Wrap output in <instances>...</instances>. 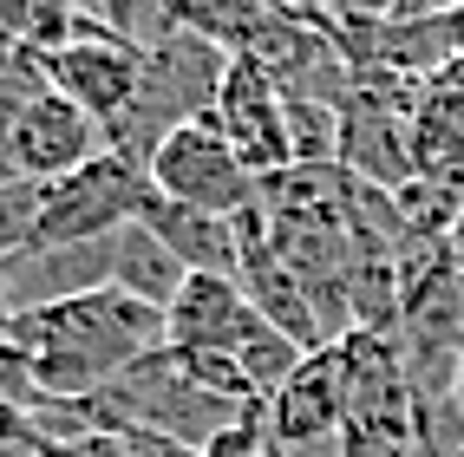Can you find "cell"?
<instances>
[{
  "instance_id": "1",
  "label": "cell",
  "mask_w": 464,
  "mask_h": 457,
  "mask_svg": "<svg viewBox=\"0 0 464 457\" xmlns=\"http://www.w3.org/2000/svg\"><path fill=\"white\" fill-rule=\"evenodd\" d=\"M0 347L14 353L20 379L46 392H105L138 359L164 347V308L125 288H79L46 294L34 308L0 320Z\"/></svg>"
},
{
  "instance_id": "2",
  "label": "cell",
  "mask_w": 464,
  "mask_h": 457,
  "mask_svg": "<svg viewBox=\"0 0 464 457\" xmlns=\"http://www.w3.org/2000/svg\"><path fill=\"white\" fill-rule=\"evenodd\" d=\"M150 203H158V190H150L144 164L105 144L92 164L53 176L26 196L20 255H72V249H92V242H111L118 229L144 223Z\"/></svg>"
},
{
  "instance_id": "3",
  "label": "cell",
  "mask_w": 464,
  "mask_h": 457,
  "mask_svg": "<svg viewBox=\"0 0 464 457\" xmlns=\"http://www.w3.org/2000/svg\"><path fill=\"white\" fill-rule=\"evenodd\" d=\"M105 150V131L59 99L46 79L0 85V183L7 190H40V183L92 164Z\"/></svg>"
},
{
  "instance_id": "4",
  "label": "cell",
  "mask_w": 464,
  "mask_h": 457,
  "mask_svg": "<svg viewBox=\"0 0 464 457\" xmlns=\"http://www.w3.org/2000/svg\"><path fill=\"white\" fill-rule=\"evenodd\" d=\"M144 176L164 203L203 209V216H223V223H236L242 209H256V190H262L249 176V164L229 150V138L216 131L209 111L190 118V125H177L170 138H158V150L144 157Z\"/></svg>"
},
{
  "instance_id": "5",
  "label": "cell",
  "mask_w": 464,
  "mask_h": 457,
  "mask_svg": "<svg viewBox=\"0 0 464 457\" xmlns=\"http://www.w3.org/2000/svg\"><path fill=\"white\" fill-rule=\"evenodd\" d=\"M40 79L59 99H72L99 131H118L144 85V46L125 33H79L66 46L40 52Z\"/></svg>"
},
{
  "instance_id": "6",
  "label": "cell",
  "mask_w": 464,
  "mask_h": 457,
  "mask_svg": "<svg viewBox=\"0 0 464 457\" xmlns=\"http://www.w3.org/2000/svg\"><path fill=\"white\" fill-rule=\"evenodd\" d=\"M209 118H216V131L229 138V150L249 164L256 183L295 170V150H288V99H282V85L262 72V59H249V52H229L223 59Z\"/></svg>"
},
{
  "instance_id": "7",
  "label": "cell",
  "mask_w": 464,
  "mask_h": 457,
  "mask_svg": "<svg viewBox=\"0 0 464 457\" xmlns=\"http://www.w3.org/2000/svg\"><path fill=\"white\" fill-rule=\"evenodd\" d=\"M268 412V438L282 457L334 444L340 451V424H347V366H340V347H321L295 366V379L262 405Z\"/></svg>"
},
{
  "instance_id": "8",
  "label": "cell",
  "mask_w": 464,
  "mask_h": 457,
  "mask_svg": "<svg viewBox=\"0 0 464 457\" xmlns=\"http://www.w3.org/2000/svg\"><path fill=\"white\" fill-rule=\"evenodd\" d=\"M256 327H268V320L249 308V294H242L236 274H183L177 300L164 308V347L170 353H223V359H236Z\"/></svg>"
},
{
  "instance_id": "9",
  "label": "cell",
  "mask_w": 464,
  "mask_h": 457,
  "mask_svg": "<svg viewBox=\"0 0 464 457\" xmlns=\"http://www.w3.org/2000/svg\"><path fill=\"white\" fill-rule=\"evenodd\" d=\"M144 229L164 242V249L183 262V274H236V223L203 216V209H177V203H150Z\"/></svg>"
},
{
  "instance_id": "10",
  "label": "cell",
  "mask_w": 464,
  "mask_h": 457,
  "mask_svg": "<svg viewBox=\"0 0 464 457\" xmlns=\"http://www.w3.org/2000/svg\"><path fill=\"white\" fill-rule=\"evenodd\" d=\"M105 288H125V294L150 300V308H170L177 288H183V262L144 223H131L105 242Z\"/></svg>"
},
{
  "instance_id": "11",
  "label": "cell",
  "mask_w": 464,
  "mask_h": 457,
  "mask_svg": "<svg viewBox=\"0 0 464 457\" xmlns=\"http://www.w3.org/2000/svg\"><path fill=\"white\" fill-rule=\"evenodd\" d=\"M164 14H170V33H197L223 52H242L262 20L256 0H164Z\"/></svg>"
},
{
  "instance_id": "12",
  "label": "cell",
  "mask_w": 464,
  "mask_h": 457,
  "mask_svg": "<svg viewBox=\"0 0 464 457\" xmlns=\"http://www.w3.org/2000/svg\"><path fill=\"white\" fill-rule=\"evenodd\" d=\"M419 105H425L431 118H445L451 131H464V59H445L439 72L419 79Z\"/></svg>"
},
{
  "instance_id": "13",
  "label": "cell",
  "mask_w": 464,
  "mask_h": 457,
  "mask_svg": "<svg viewBox=\"0 0 464 457\" xmlns=\"http://www.w3.org/2000/svg\"><path fill=\"white\" fill-rule=\"evenodd\" d=\"M431 33H439V59H464V7L439 14V20H431Z\"/></svg>"
},
{
  "instance_id": "14",
  "label": "cell",
  "mask_w": 464,
  "mask_h": 457,
  "mask_svg": "<svg viewBox=\"0 0 464 457\" xmlns=\"http://www.w3.org/2000/svg\"><path fill=\"white\" fill-rule=\"evenodd\" d=\"M451 7H464V0H392V14L386 20H439V14H451Z\"/></svg>"
},
{
  "instance_id": "15",
  "label": "cell",
  "mask_w": 464,
  "mask_h": 457,
  "mask_svg": "<svg viewBox=\"0 0 464 457\" xmlns=\"http://www.w3.org/2000/svg\"><path fill=\"white\" fill-rule=\"evenodd\" d=\"M334 7L347 14V20H386V14H392V0H334Z\"/></svg>"
},
{
  "instance_id": "16",
  "label": "cell",
  "mask_w": 464,
  "mask_h": 457,
  "mask_svg": "<svg viewBox=\"0 0 464 457\" xmlns=\"http://www.w3.org/2000/svg\"><path fill=\"white\" fill-rule=\"evenodd\" d=\"M451 399H458V412H464V366H458V386H451Z\"/></svg>"
},
{
  "instance_id": "17",
  "label": "cell",
  "mask_w": 464,
  "mask_h": 457,
  "mask_svg": "<svg viewBox=\"0 0 464 457\" xmlns=\"http://www.w3.org/2000/svg\"><path fill=\"white\" fill-rule=\"evenodd\" d=\"M0 196H7V183H0Z\"/></svg>"
}]
</instances>
